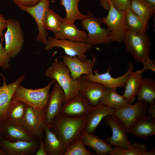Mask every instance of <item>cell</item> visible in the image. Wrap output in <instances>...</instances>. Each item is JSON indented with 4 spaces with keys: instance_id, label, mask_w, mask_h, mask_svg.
Returning a JSON list of instances; mask_svg holds the SVG:
<instances>
[{
    "instance_id": "obj_1",
    "label": "cell",
    "mask_w": 155,
    "mask_h": 155,
    "mask_svg": "<svg viewBox=\"0 0 155 155\" xmlns=\"http://www.w3.org/2000/svg\"><path fill=\"white\" fill-rule=\"evenodd\" d=\"M70 71L63 61L55 59L47 69L45 76L54 79L58 83L64 91V103L68 101L79 93L80 78L73 80Z\"/></svg>"
},
{
    "instance_id": "obj_2",
    "label": "cell",
    "mask_w": 155,
    "mask_h": 155,
    "mask_svg": "<svg viewBox=\"0 0 155 155\" xmlns=\"http://www.w3.org/2000/svg\"><path fill=\"white\" fill-rule=\"evenodd\" d=\"M86 118V117H70L61 113L50 126L54 127L66 149L72 142L80 137L84 130Z\"/></svg>"
},
{
    "instance_id": "obj_3",
    "label": "cell",
    "mask_w": 155,
    "mask_h": 155,
    "mask_svg": "<svg viewBox=\"0 0 155 155\" xmlns=\"http://www.w3.org/2000/svg\"><path fill=\"white\" fill-rule=\"evenodd\" d=\"M123 42L137 62L143 64L149 58L151 43L146 32L136 34L127 30Z\"/></svg>"
},
{
    "instance_id": "obj_4",
    "label": "cell",
    "mask_w": 155,
    "mask_h": 155,
    "mask_svg": "<svg viewBox=\"0 0 155 155\" xmlns=\"http://www.w3.org/2000/svg\"><path fill=\"white\" fill-rule=\"evenodd\" d=\"M56 81L52 79L46 86L34 90L26 88L20 84L13 97L36 109L44 111L49 100V90Z\"/></svg>"
},
{
    "instance_id": "obj_5",
    "label": "cell",
    "mask_w": 155,
    "mask_h": 155,
    "mask_svg": "<svg viewBox=\"0 0 155 155\" xmlns=\"http://www.w3.org/2000/svg\"><path fill=\"white\" fill-rule=\"evenodd\" d=\"M108 8V14L106 16L101 19L102 23L107 26L112 42L121 43L123 42L127 31L126 16L127 9L118 10L111 3Z\"/></svg>"
},
{
    "instance_id": "obj_6",
    "label": "cell",
    "mask_w": 155,
    "mask_h": 155,
    "mask_svg": "<svg viewBox=\"0 0 155 155\" xmlns=\"http://www.w3.org/2000/svg\"><path fill=\"white\" fill-rule=\"evenodd\" d=\"M101 19L96 17L90 12L81 20V25L88 32L87 43L92 46L100 44L111 43L110 33L107 28L102 27Z\"/></svg>"
},
{
    "instance_id": "obj_7",
    "label": "cell",
    "mask_w": 155,
    "mask_h": 155,
    "mask_svg": "<svg viewBox=\"0 0 155 155\" xmlns=\"http://www.w3.org/2000/svg\"><path fill=\"white\" fill-rule=\"evenodd\" d=\"M7 30L4 34L5 48L10 58H15L21 51L24 38L20 23L14 19L7 20Z\"/></svg>"
},
{
    "instance_id": "obj_8",
    "label": "cell",
    "mask_w": 155,
    "mask_h": 155,
    "mask_svg": "<svg viewBox=\"0 0 155 155\" xmlns=\"http://www.w3.org/2000/svg\"><path fill=\"white\" fill-rule=\"evenodd\" d=\"M128 69L127 72L123 75L116 78L112 77L109 71L111 67H109L106 72L99 74L98 70H96L89 75H82L81 78L86 80L97 82L104 85L107 89L116 91L118 88L125 87L126 82L130 73L133 71L134 66L132 63L127 62Z\"/></svg>"
},
{
    "instance_id": "obj_9",
    "label": "cell",
    "mask_w": 155,
    "mask_h": 155,
    "mask_svg": "<svg viewBox=\"0 0 155 155\" xmlns=\"http://www.w3.org/2000/svg\"><path fill=\"white\" fill-rule=\"evenodd\" d=\"M45 46L46 51L50 50L55 47H60L63 49L66 55L77 56L82 61L87 59L85 53L92 47L91 45L88 43L66 39H56L50 36L47 38V44Z\"/></svg>"
},
{
    "instance_id": "obj_10",
    "label": "cell",
    "mask_w": 155,
    "mask_h": 155,
    "mask_svg": "<svg viewBox=\"0 0 155 155\" xmlns=\"http://www.w3.org/2000/svg\"><path fill=\"white\" fill-rule=\"evenodd\" d=\"M148 106V103L145 101L137 100L134 104L115 110L114 115L123 122L128 133L137 121L146 116Z\"/></svg>"
},
{
    "instance_id": "obj_11",
    "label": "cell",
    "mask_w": 155,
    "mask_h": 155,
    "mask_svg": "<svg viewBox=\"0 0 155 155\" xmlns=\"http://www.w3.org/2000/svg\"><path fill=\"white\" fill-rule=\"evenodd\" d=\"M104 118L112 131V136L107 137L105 141L114 147L124 149L129 147L131 144L128 138L127 130L121 121L112 114L107 115Z\"/></svg>"
},
{
    "instance_id": "obj_12",
    "label": "cell",
    "mask_w": 155,
    "mask_h": 155,
    "mask_svg": "<svg viewBox=\"0 0 155 155\" xmlns=\"http://www.w3.org/2000/svg\"><path fill=\"white\" fill-rule=\"evenodd\" d=\"M50 5V0H41L36 5L31 7L17 5L20 9L27 12L34 18L38 31L37 40L45 46L47 44L48 32L44 27V23L46 11Z\"/></svg>"
},
{
    "instance_id": "obj_13",
    "label": "cell",
    "mask_w": 155,
    "mask_h": 155,
    "mask_svg": "<svg viewBox=\"0 0 155 155\" xmlns=\"http://www.w3.org/2000/svg\"><path fill=\"white\" fill-rule=\"evenodd\" d=\"M65 99L64 91L56 81L53 88L49 94L48 104L44 111L45 125L50 126L55 119L59 116L64 103Z\"/></svg>"
},
{
    "instance_id": "obj_14",
    "label": "cell",
    "mask_w": 155,
    "mask_h": 155,
    "mask_svg": "<svg viewBox=\"0 0 155 155\" xmlns=\"http://www.w3.org/2000/svg\"><path fill=\"white\" fill-rule=\"evenodd\" d=\"M45 123L44 111L27 104L22 125L36 137H42Z\"/></svg>"
},
{
    "instance_id": "obj_15",
    "label": "cell",
    "mask_w": 155,
    "mask_h": 155,
    "mask_svg": "<svg viewBox=\"0 0 155 155\" xmlns=\"http://www.w3.org/2000/svg\"><path fill=\"white\" fill-rule=\"evenodd\" d=\"M0 134L5 139L11 142L30 141L36 139L23 125L6 119L0 122Z\"/></svg>"
},
{
    "instance_id": "obj_16",
    "label": "cell",
    "mask_w": 155,
    "mask_h": 155,
    "mask_svg": "<svg viewBox=\"0 0 155 155\" xmlns=\"http://www.w3.org/2000/svg\"><path fill=\"white\" fill-rule=\"evenodd\" d=\"M39 145L36 139L30 141L11 142L7 140L0 134V146L7 155H29L35 154Z\"/></svg>"
},
{
    "instance_id": "obj_17",
    "label": "cell",
    "mask_w": 155,
    "mask_h": 155,
    "mask_svg": "<svg viewBox=\"0 0 155 155\" xmlns=\"http://www.w3.org/2000/svg\"><path fill=\"white\" fill-rule=\"evenodd\" d=\"M93 106L88 100L79 93L63 104L61 113L70 117H87Z\"/></svg>"
},
{
    "instance_id": "obj_18",
    "label": "cell",
    "mask_w": 155,
    "mask_h": 155,
    "mask_svg": "<svg viewBox=\"0 0 155 155\" xmlns=\"http://www.w3.org/2000/svg\"><path fill=\"white\" fill-rule=\"evenodd\" d=\"M63 60L69 69L70 76L73 80L81 78L82 75H89L92 73L96 61L94 54L92 61L87 58L84 61H82L77 56H70L66 55L63 56Z\"/></svg>"
},
{
    "instance_id": "obj_19",
    "label": "cell",
    "mask_w": 155,
    "mask_h": 155,
    "mask_svg": "<svg viewBox=\"0 0 155 155\" xmlns=\"http://www.w3.org/2000/svg\"><path fill=\"white\" fill-rule=\"evenodd\" d=\"M3 79V84L0 86V122L6 119V115L8 107L18 86L25 78L23 73L19 76L13 82L9 84L6 83L5 78L0 73Z\"/></svg>"
},
{
    "instance_id": "obj_20",
    "label": "cell",
    "mask_w": 155,
    "mask_h": 155,
    "mask_svg": "<svg viewBox=\"0 0 155 155\" xmlns=\"http://www.w3.org/2000/svg\"><path fill=\"white\" fill-rule=\"evenodd\" d=\"M115 110L99 102L93 106L87 116L84 130L94 134L102 119L107 115H114Z\"/></svg>"
},
{
    "instance_id": "obj_21",
    "label": "cell",
    "mask_w": 155,
    "mask_h": 155,
    "mask_svg": "<svg viewBox=\"0 0 155 155\" xmlns=\"http://www.w3.org/2000/svg\"><path fill=\"white\" fill-rule=\"evenodd\" d=\"M79 93L93 106L97 104L107 88L103 84L97 82L80 78Z\"/></svg>"
},
{
    "instance_id": "obj_22",
    "label": "cell",
    "mask_w": 155,
    "mask_h": 155,
    "mask_svg": "<svg viewBox=\"0 0 155 155\" xmlns=\"http://www.w3.org/2000/svg\"><path fill=\"white\" fill-rule=\"evenodd\" d=\"M74 23L63 18L62 24L58 32L55 34L54 38L87 43V34L84 30H81L77 28Z\"/></svg>"
},
{
    "instance_id": "obj_23",
    "label": "cell",
    "mask_w": 155,
    "mask_h": 155,
    "mask_svg": "<svg viewBox=\"0 0 155 155\" xmlns=\"http://www.w3.org/2000/svg\"><path fill=\"white\" fill-rule=\"evenodd\" d=\"M80 137L84 146L94 150L96 152V155H106L109 154L112 150V146L105 140L94 135V134L90 133L83 130Z\"/></svg>"
},
{
    "instance_id": "obj_24",
    "label": "cell",
    "mask_w": 155,
    "mask_h": 155,
    "mask_svg": "<svg viewBox=\"0 0 155 155\" xmlns=\"http://www.w3.org/2000/svg\"><path fill=\"white\" fill-rule=\"evenodd\" d=\"M144 72L143 68L141 70L135 71H133L130 73L126 82L123 95L130 104H132L136 99L138 89L143 78L142 73Z\"/></svg>"
},
{
    "instance_id": "obj_25",
    "label": "cell",
    "mask_w": 155,
    "mask_h": 155,
    "mask_svg": "<svg viewBox=\"0 0 155 155\" xmlns=\"http://www.w3.org/2000/svg\"><path fill=\"white\" fill-rule=\"evenodd\" d=\"M50 126L45 125V148L47 155H63L66 148L56 134L50 130Z\"/></svg>"
},
{
    "instance_id": "obj_26",
    "label": "cell",
    "mask_w": 155,
    "mask_h": 155,
    "mask_svg": "<svg viewBox=\"0 0 155 155\" xmlns=\"http://www.w3.org/2000/svg\"><path fill=\"white\" fill-rule=\"evenodd\" d=\"M130 9L140 19L146 30L150 19L155 12V7L144 0H130Z\"/></svg>"
},
{
    "instance_id": "obj_27",
    "label": "cell",
    "mask_w": 155,
    "mask_h": 155,
    "mask_svg": "<svg viewBox=\"0 0 155 155\" xmlns=\"http://www.w3.org/2000/svg\"><path fill=\"white\" fill-rule=\"evenodd\" d=\"M128 133L141 138H145L155 134V119L147 115L137 121Z\"/></svg>"
},
{
    "instance_id": "obj_28",
    "label": "cell",
    "mask_w": 155,
    "mask_h": 155,
    "mask_svg": "<svg viewBox=\"0 0 155 155\" xmlns=\"http://www.w3.org/2000/svg\"><path fill=\"white\" fill-rule=\"evenodd\" d=\"M27 104L13 97L6 115V119L12 123L22 125Z\"/></svg>"
},
{
    "instance_id": "obj_29",
    "label": "cell",
    "mask_w": 155,
    "mask_h": 155,
    "mask_svg": "<svg viewBox=\"0 0 155 155\" xmlns=\"http://www.w3.org/2000/svg\"><path fill=\"white\" fill-rule=\"evenodd\" d=\"M136 96L137 100H144L149 104L155 98V80L146 76L143 78Z\"/></svg>"
},
{
    "instance_id": "obj_30",
    "label": "cell",
    "mask_w": 155,
    "mask_h": 155,
    "mask_svg": "<svg viewBox=\"0 0 155 155\" xmlns=\"http://www.w3.org/2000/svg\"><path fill=\"white\" fill-rule=\"evenodd\" d=\"M100 102L115 110L121 108L129 104L123 95L113 90L107 89Z\"/></svg>"
},
{
    "instance_id": "obj_31",
    "label": "cell",
    "mask_w": 155,
    "mask_h": 155,
    "mask_svg": "<svg viewBox=\"0 0 155 155\" xmlns=\"http://www.w3.org/2000/svg\"><path fill=\"white\" fill-rule=\"evenodd\" d=\"M110 155H154L155 147L147 151V146L145 144L134 142L127 149L114 147L109 152Z\"/></svg>"
},
{
    "instance_id": "obj_32",
    "label": "cell",
    "mask_w": 155,
    "mask_h": 155,
    "mask_svg": "<svg viewBox=\"0 0 155 155\" xmlns=\"http://www.w3.org/2000/svg\"><path fill=\"white\" fill-rule=\"evenodd\" d=\"M83 0H61L60 4L65 8L66 16L64 18L68 21L74 22L77 20H82L86 15L82 14L78 8V4Z\"/></svg>"
},
{
    "instance_id": "obj_33",
    "label": "cell",
    "mask_w": 155,
    "mask_h": 155,
    "mask_svg": "<svg viewBox=\"0 0 155 155\" xmlns=\"http://www.w3.org/2000/svg\"><path fill=\"white\" fill-rule=\"evenodd\" d=\"M63 20V18L59 14L49 8L46 11L44 27L46 30L51 31L55 34L59 30Z\"/></svg>"
},
{
    "instance_id": "obj_34",
    "label": "cell",
    "mask_w": 155,
    "mask_h": 155,
    "mask_svg": "<svg viewBox=\"0 0 155 155\" xmlns=\"http://www.w3.org/2000/svg\"><path fill=\"white\" fill-rule=\"evenodd\" d=\"M126 24L127 30L133 33L139 34L146 31L140 19L130 9H127Z\"/></svg>"
},
{
    "instance_id": "obj_35",
    "label": "cell",
    "mask_w": 155,
    "mask_h": 155,
    "mask_svg": "<svg viewBox=\"0 0 155 155\" xmlns=\"http://www.w3.org/2000/svg\"><path fill=\"white\" fill-rule=\"evenodd\" d=\"M64 155H95L86 149L80 137L72 142L66 148Z\"/></svg>"
},
{
    "instance_id": "obj_36",
    "label": "cell",
    "mask_w": 155,
    "mask_h": 155,
    "mask_svg": "<svg viewBox=\"0 0 155 155\" xmlns=\"http://www.w3.org/2000/svg\"><path fill=\"white\" fill-rule=\"evenodd\" d=\"M100 5L108 11L110 3L119 10H125L130 9V0H100Z\"/></svg>"
},
{
    "instance_id": "obj_37",
    "label": "cell",
    "mask_w": 155,
    "mask_h": 155,
    "mask_svg": "<svg viewBox=\"0 0 155 155\" xmlns=\"http://www.w3.org/2000/svg\"><path fill=\"white\" fill-rule=\"evenodd\" d=\"M4 40L3 36L1 37L0 42V68L6 69L8 68L9 66V62L10 57L7 52L5 47L3 45Z\"/></svg>"
},
{
    "instance_id": "obj_38",
    "label": "cell",
    "mask_w": 155,
    "mask_h": 155,
    "mask_svg": "<svg viewBox=\"0 0 155 155\" xmlns=\"http://www.w3.org/2000/svg\"><path fill=\"white\" fill-rule=\"evenodd\" d=\"M17 5L31 7L37 4L41 0H13Z\"/></svg>"
},
{
    "instance_id": "obj_39",
    "label": "cell",
    "mask_w": 155,
    "mask_h": 155,
    "mask_svg": "<svg viewBox=\"0 0 155 155\" xmlns=\"http://www.w3.org/2000/svg\"><path fill=\"white\" fill-rule=\"evenodd\" d=\"M144 71L146 72L149 70L155 71V61L153 59L149 58L148 60L143 63Z\"/></svg>"
},
{
    "instance_id": "obj_40",
    "label": "cell",
    "mask_w": 155,
    "mask_h": 155,
    "mask_svg": "<svg viewBox=\"0 0 155 155\" xmlns=\"http://www.w3.org/2000/svg\"><path fill=\"white\" fill-rule=\"evenodd\" d=\"M7 22L4 16L0 14V37L3 36V30L7 27Z\"/></svg>"
},
{
    "instance_id": "obj_41",
    "label": "cell",
    "mask_w": 155,
    "mask_h": 155,
    "mask_svg": "<svg viewBox=\"0 0 155 155\" xmlns=\"http://www.w3.org/2000/svg\"><path fill=\"white\" fill-rule=\"evenodd\" d=\"M39 147L36 152V155H47V153L45 149L44 144L41 137L39 138Z\"/></svg>"
},
{
    "instance_id": "obj_42",
    "label": "cell",
    "mask_w": 155,
    "mask_h": 155,
    "mask_svg": "<svg viewBox=\"0 0 155 155\" xmlns=\"http://www.w3.org/2000/svg\"><path fill=\"white\" fill-rule=\"evenodd\" d=\"M149 107L147 108L146 111L148 113L147 115L149 118L155 119V102L149 104Z\"/></svg>"
},
{
    "instance_id": "obj_43",
    "label": "cell",
    "mask_w": 155,
    "mask_h": 155,
    "mask_svg": "<svg viewBox=\"0 0 155 155\" xmlns=\"http://www.w3.org/2000/svg\"><path fill=\"white\" fill-rule=\"evenodd\" d=\"M150 5L155 7V0H144Z\"/></svg>"
},
{
    "instance_id": "obj_44",
    "label": "cell",
    "mask_w": 155,
    "mask_h": 155,
    "mask_svg": "<svg viewBox=\"0 0 155 155\" xmlns=\"http://www.w3.org/2000/svg\"><path fill=\"white\" fill-rule=\"evenodd\" d=\"M0 155H7L2 148L0 146Z\"/></svg>"
}]
</instances>
